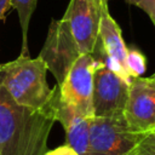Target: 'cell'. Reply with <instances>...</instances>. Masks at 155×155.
<instances>
[{
	"label": "cell",
	"mask_w": 155,
	"mask_h": 155,
	"mask_svg": "<svg viewBox=\"0 0 155 155\" xmlns=\"http://www.w3.org/2000/svg\"><path fill=\"white\" fill-rule=\"evenodd\" d=\"M56 104L44 110L22 107L0 84V155H45Z\"/></svg>",
	"instance_id": "obj_1"
},
{
	"label": "cell",
	"mask_w": 155,
	"mask_h": 155,
	"mask_svg": "<svg viewBox=\"0 0 155 155\" xmlns=\"http://www.w3.org/2000/svg\"><path fill=\"white\" fill-rule=\"evenodd\" d=\"M47 71L46 63L39 56H19L0 64V84L17 104L34 110L48 109L57 102L58 86H48Z\"/></svg>",
	"instance_id": "obj_2"
},
{
	"label": "cell",
	"mask_w": 155,
	"mask_h": 155,
	"mask_svg": "<svg viewBox=\"0 0 155 155\" xmlns=\"http://www.w3.org/2000/svg\"><path fill=\"white\" fill-rule=\"evenodd\" d=\"M143 134L128 127L124 114L93 116L90 122L88 155H127Z\"/></svg>",
	"instance_id": "obj_3"
},
{
	"label": "cell",
	"mask_w": 155,
	"mask_h": 155,
	"mask_svg": "<svg viewBox=\"0 0 155 155\" xmlns=\"http://www.w3.org/2000/svg\"><path fill=\"white\" fill-rule=\"evenodd\" d=\"M97 61L92 53H82L73 63L58 86V98L86 117H93V74Z\"/></svg>",
	"instance_id": "obj_4"
},
{
	"label": "cell",
	"mask_w": 155,
	"mask_h": 155,
	"mask_svg": "<svg viewBox=\"0 0 155 155\" xmlns=\"http://www.w3.org/2000/svg\"><path fill=\"white\" fill-rule=\"evenodd\" d=\"M108 0H70L62 17L81 54L93 53L98 41L103 6Z\"/></svg>",
	"instance_id": "obj_5"
},
{
	"label": "cell",
	"mask_w": 155,
	"mask_h": 155,
	"mask_svg": "<svg viewBox=\"0 0 155 155\" xmlns=\"http://www.w3.org/2000/svg\"><path fill=\"white\" fill-rule=\"evenodd\" d=\"M81 54L67 23L61 18L52 21L39 57L53 74L57 85L64 80L68 70Z\"/></svg>",
	"instance_id": "obj_6"
},
{
	"label": "cell",
	"mask_w": 155,
	"mask_h": 155,
	"mask_svg": "<svg viewBox=\"0 0 155 155\" xmlns=\"http://www.w3.org/2000/svg\"><path fill=\"white\" fill-rule=\"evenodd\" d=\"M128 88L130 82L114 73L105 63L97 61L93 74L94 116H114L124 114Z\"/></svg>",
	"instance_id": "obj_7"
},
{
	"label": "cell",
	"mask_w": 155,
	"mask_h": 155,
	"mask_svg": "<svg viewBox=\"0 0 155 155\" xmlns=\"http://www.w3.org/2000/svg\"><path fill=\"white\" fill-rule=\"evenodd\" d=\"M127 53L128 48L124 41L121 29L109 13L108 4H105L102 8L98 41L92 56L97 61L105 63L114 73L127 82H131L132 78L130 76L126 64Z\"/></svg>",
	"instance_id": "obj_8"
},
{
	"label": "cell",
	"mask_w": 155,
	"mask_h": 155,
	"mask_svg": "<svg viewBox=\"0 0 155 155\" xmlns=\"http://www.w3.org/2000/svg\"><path fill=\"white\" fill-rule=\"evenodd\" d=\"M128 127L137 133L155 130V78H133L124 108Z\"/></svg>",
	"instance_id": "obj_9"
},
{
	"label": "cell",
	"mask_w": 155,
	"mask_h": 155,
	"mask_svg": "<svg viewBox=\"0 0 155 155\" xmlns=\"http://www.w3.org/2000/svg\"><path fill=\"white\" fill-rule=\"evenodd\" d=\"M56 116L57 121L64 127L67 144L79 155H88L90 122L92 117L82 116L71 107L62 103L59 98L56 104Z\"/></svg>",
	"instance_id": "obj_10"
},
{
	"label": "cell",
	"mask_w": 155,
	"mask_h": 155,
	"mask_svg": "<svg viewBox=\"0 0 155 155\" xmlns=\"http://www.w3.org/2000/svg\"><path fill=\"white\" fill-rule=\"evenodd\" d=\"M38 0H12L11 7H13L19 17L21 29H22V52L21 56H29L28 54V29L31 15L36 7Z\"/></svg>",
	"instance_id": "obj_11"
},
{
	"label": "cell",
	"mask_w": 155,
	"mask_h": 155,
	"mask_svg": "<svg viewBox=\"0 0 155 155\" xmlns=\"http://www.w3.org/2000/svg\"><path fill=\"white\" fill-rule=\"evenodd\" d=\"M126 64H127L130 76L133 79V78L140 76L145 71L147 59H145V56L140 51L133 48V50H128Z\"/></svg>",
	"instance_id": "obj_12"
},
{
	"label": "cell",
	"mask_w": 155,
	"mask_h": 155,
	"mask_svg": "<svg viewBox=\"0 0 155 155\" xmlns=\"http://www.w3.org/2000/svg\"><path fill=\"white\" fill-rule=\"evenodd\" d=\"M127 155H155V130L144 133L137 145Z\"/></svg>",
	"instance_id": "obj_13"
},
{
	"label": "cell",
	"mask_w": 155,
	"mask_h": 155,
	"mask_svg": "<svg viewBox=\"0 0 155 155\" xmlns=\"http://www.w3.org/2000/svg\"><path fill=\"white\" fill-rule=\"evenodd\" d=\"M45 155H79V154L71 147L65 144V145H61V147H58L56 149L47 150L45 153Z\"/></svg>",
	"instance_id": "obj_14"
},
{
	"label": "cell",
	"mask_w": 155,
	"mask_h": 155,
	"mask_svg": "<svg viewBox=\"0 0 155 155\" xmlns=\"http://www.w3.org/2000/svg\"><path fill=\"white\" fill-rule=\"evenodd\" d=\"M126 2L128 4H132L137 7H139L140 10H143L148 16L150 15L151 12V8H153V2L154 0H125Z\"/></svg>",
	"instance_id": "obj_15"
},
{
	"label": "cell",
	"mask_w": 155,
	"mask_h": 155,
	"mask_svg": "<svg viewBox=\"0 0 155 155\" xmlns=\"http://www.w3.org/2000/svg\"><path fill=\"white\" fill-rule=\"evenodd\" d=\"M11 1L12 0H0V21L4 18L5 13L11 7Z\"/></svg>",
	"instance_id": "obj_16"
},
{
	"label": "cell",
	"mask_w": 155,
	"mask_h": 155,
	"mask_svg": "<svg viewBox=\"0 0 155 155\" xmlns=\"http://www.w3.org/2000/svg\"><path fill=\"white\" fill-rule=\"evenodd\" d=\"M149 17H150L151 22H153L154 25H155V0H154V2H153V8H151V12H150Z\"/></svg>",
	"instance_id": "obj_17"
},
{
	"label": "cell",
	"mask_w": 155,
	"mask_h": 155,
	"mask_svg": "<svg viewBox=\"0 0 155 155\" xmlns=\"http://www.w3.org/2000/svg\"><path fill=\"white\" fill-rule=\"evenodd\" d=\"M151 76H153V78H155V73H154V74H153V75H151Z\"/></svg>",
	"instance_id": "obj_18"
}]
</instances>
